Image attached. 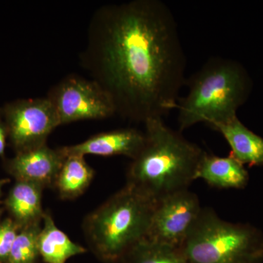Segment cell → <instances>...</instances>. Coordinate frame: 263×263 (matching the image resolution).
Listing matches in <instances>:
<instances>
[{
  "mask_svg": "<svg viewBox=\"0 0 263 263\" xmlns=\"http://www.w3.org/2000/svg\"><path fill=\"white\" fill-rule=\"evenodd\" d=\"M144 142V132L136 128H122L99 133L81 143L59 148L65 157L69 155L125 156L133 160L141 150Z\"/></svg>",
  "mask_w": 263,
  "mask_h": 263,
  "instance_id": "9c48e42d",
  "label": "cell"
},
{
  "mask_svg": "<svg viewBox=\"0 0 263 263\" xmlns=\"http://www.w3.org/2000/svg\"><path fill=\"white\" fill-rule=\"evenodd\" d=\"M8 182V179H2L0 180V196H1L2 194V188H3V185L5 184V183Z\"/></svg>",
  "mask_w": 263,
  "mask_h": 263,
  "instance_id": "ffe728a7",
  "label": "cell"
},
{
  "mask_svg": "<svg viewBox=\"0 0 263 263\" xmlns=\"http://www.w3.org/2000/svg\"><path fill=\"white\" fill-rule=\"evenodd\" d=\"M219 132L230 147V155L243 165L263 166V138L246 127L237 116L212 127Z\"/></svg>",
  "mask_w": 263,
  "mask_h": 263,
  "instance_id": "8fae6325",
  "label": "cell"
},
{
  "mask_svg": "<svg viewBox=\"0 0 263 263\" xmlns=\"http://www.w3.org/2000/svg\"><path fill=\"white\" fill-rule=\"evenodd\" d=\"M188 263H262L263 233L221 219L212 209L200 215L180 247Z\"/></svg>",
  "mask_w": 263,
  "mask_h": 263,
  "instance_id": "5b68a950",
  "label": "cell"
},
{
  "mask_svg": "<svg viewBox=\"0 0 263 263\" xmlns=\"http://www.w3.org/2000/svg\"><path fill=\"white\" fill-rule=\"evenodd\" d=\"M94 176V170L86 162L84 156H67L53 186L62 199L72 200L81 196L87 190Z\"/></svg>",
  "mask_w": 263,
  "mask_h": 263,
  "instance_id": "9a60e30c",
  "label": "cell"
},
{
  "mask_svg": "<svg viewBox=\"0 0 263 263\" xmlns=\"http://www.w3.org/2000/svg\"><path fill=\"white\" fill-rule=\"evenodd\" d=\"M44 188L28 181H17L6 200L13 220L21 227L43 222L45 213L42 196Z\"/></svg>",
  "mask_w": 263,
  "mask_h": 263,
  "instance_id": "4fadbf2b",
  "label": "cell"
},
{
  "mask_svg": "<svg viewBox=\"0 0 263 263\" xmlns=\"http://www.w3.org/2000/svg\"><path fill=\"white\" fill-rule=\"evenodd\" d=\"M62 124L107 119L115 115L111 99L92 79L70 74L49 90L47 95Z\"/></svg>",
  "mask_w": 263,
  "mask_h": 263,
  "instance_id": "8992f818",
  "label": "cell"
},
{
  "mask_svg": "<svg viewBox=\"0 0 263 263\" xmlns=\"http://www.w3.org/2000/svg\"><path fill=\"white\" fill-rule=\"evenodd\" d=\"M143 124L144 144L129 164L127 185L156 202L189 190L205 151L169 127L162 118Z\"/></svg>",
  "mask_w": 263,
  "mask_h": 263,
  "instance_id": "7a4b0ae2",
  "label": "cell"
},
{
  "mask_svg": "<svg viewBox=\"0 0 263 263\" xmlns=\"http://www.w3.org/2000/svg\"><path fill=\"white\" fill-rule=\"evenodd\" d=\"M5 148V130L3 126L0 125V155H3Z\"/></svg>",
  "mask_w": 263,
  "mask_h": 263,
  "instance_id": "d6986e66",
  "label": "cell"
},
{
  "mask_svg": "<svg viewBox=\"0 0 263 263\" xmlns=\"http://www.w3.org/2000/svg\"><path fill=\"white\" fill-rule=\"evenodd\" d=\"M80 55L83 68L108 95L116 114L144 124L176 109L186 58L177 22L160 0L99 8Z\"/></svg>",
  "mask_w": 263,
  "mask_h": 263,
  "instance_id": "6da1fadb",
  "label": "cell"
},
{
  "mask_svg": "<svg viewBox=\"0 0 263 263\" xmlns=\"http://www.w3.org/2000/svg\"><path fill=\"white\" fill-rule=\"evenodd\" d=\"M186 84L187 95L179 98L176 106L180 132L199 123L212 127L235 117L251 89L245 68L222 57H210Z\"/></svg>",
  "mask_w": 263,
  "mask_h": 263,
  "instance_id": "3957f363",
  "label": "cell"
},
{
  "mask_svg": "<svg viewBox=\"0 0 263 263\" xmlns=\"http://www.w3.org/2000/svg\"><path fill=\"white\" fill-rule=\"evenodd\" d=\"M202 209L198 197L189 190L166 197L156 203L146 238L180 248Z\"/></svg>",
  "mask_w": 263,
  "mask_h": 263,
  "instance_id": "52a82bcc",
  "label": "cell"
},
{
  "mask_svg": "<svg viewBox=\"0 0 263 263\" xmlns=\"http://www.w3.org/2000/svg\"><path fill=\"white\" fill-rule=\"evenodd\" d=\"M196 179H202L212 187L242 190L248 185L249 175L243 164L232 157H219L205 152Z\"/></svg>",
  "mask_w": 263,
  "mask_h": 263,
  "instance_id": "7c38bea8",
  "label": "cell"
},
{
  "mask_svg": "<svg viewBox=\"0 0 263 263\" xmlns=\"http://www.w3.org/2000/svg\"><path fill=\"white\" fill-rule=\"evenodd\" d=\"M8 132L19 152L47 143L60 126L56 110L47 97L24 100L7 108Z\"/></svg>",
  "mask_w": 263,
  "mask_h": 263,
  "instance_id": "ba28073f",
  "label": "cell"
},
{
  "mask_svg": "<svg viewBox=\"0 0 263 263\" xmlns=\"http://www.w3.org/2000/svg\"><path fill=\"white\" fill-rule=\"evenodd\" d=\"M40 257L45 263H66L74 256L86 252V249L70 240L57 228L51 214L45 213L38 239Z\"/></svg>",
  "mask_w": 263,
  "mask_h": 263,
  "instance_id": "5bb4252c",
  "label": "cell"
},
{
  "mask_svg": "<svg viewBox=\"0 0 263 263\" xmlns=\"http://www.w3.org/2000/svg\"><path fill=\"white\" fill-rule=\"evenodd\" d=\"M43 222L20 230L6 263H36L40 257L38 239Z\"/></svg>",
  "mask_w": 263,
  "mask_h": 263,
  "instance_id": "e0dca14e",
  "label": "cell"
},
{
  "mask_svg": "<svg viewBox=\"0 0 263 263\" xmlns=\"http://www.w3.org/2000/svg\"><path fill=\"white\" fill-rule=\"evenodd\" d=\"M65 157L60 148L53 149L47 143L19 152L10 161V172L17 181H28L42 186H53Z\"/></svg>",
  "mask_w": 263,
  "mask_h": 263,
  "instance_id": "30bf717a",
  "label": "cell"
},
{
  "mask_svg": "<svg viewBox=\"0 0 263 263\" xmlns=\"http://www.w3.org/2000/svg\"><path fill=\"white\" fill-rule=\"evenodd\" d=\"M22 229L13 219L0 223V263H6L17 235Z\"/></svg>",
  "mask_w": 263,
  "mask_h": 263,
  "instance_id": "ac0fdd59",
  "label": "cell"
},
{
  "mask_svg": "<svg viewBox=\"0 0 263 263\" xmlns=\"http://www.w3.org/2000/svg\"><path fill=\"white\" fill-rule=\"evenodd\" d=\"M121 263H188L178 247L145 238L133 247Z\"/></svg>",
  "mask_w": 263,
  "mask_h": 263,
  "instance_id": "2e32d148",
  "label": "cell"
},
{
  "mask_svg": "<svg viewBox=\"0 0 263 263\" xmlns=\"http://www.w3.org/2000/svg\"><path fill=\"white\" fill-rule=\"evenodd\" d=\"M157 202L126 186L85 218L83 230L91 252L105 262H120L147 238Z\"/></svg>",
  "mask_w": 263,
  "mask_h": 263,
  "instance_id": "277c9868",
  "label": "cell"
}]
</instances>
